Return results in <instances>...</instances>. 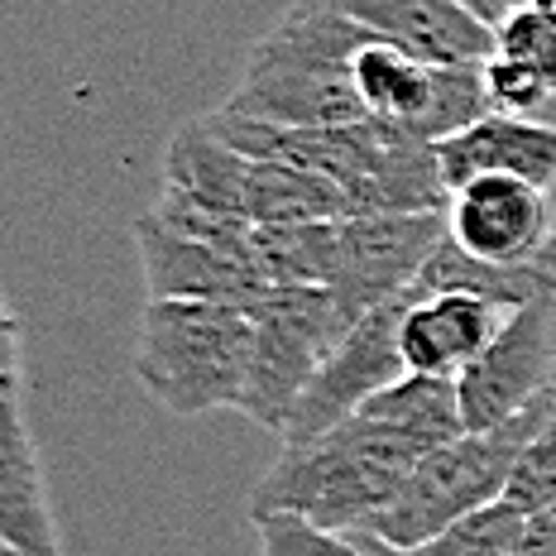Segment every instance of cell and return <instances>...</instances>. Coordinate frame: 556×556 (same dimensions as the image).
Listing matches in <instances>:
<instances>
[{
	"instance_id": "1",
	"label": "cell",
	"mask_w": 556,
	"mask_h": 556,
	"mask_svg": "<svg viewBox=\"0 0 556 556\" xmlns=\"http://www.w3.org/2000/svg\"><path fill=\"white\" fill-rule=\"evenodd\" d=\"M365 43H375V34L361 20L321 0H298L254 43L245 77L230 91L226 111L269 125H298V130L369 121L361 91H355V58Z\"/></svg>"
},
{
	"instance_id": "2",
	"label": "cell",
	"mask_w": 556,
	"mask_h": 556,
	"mask_svg": "<svg viewBox=\"0 0 556 556\" xmlns=\"http://www.w3.org/2000/svg\"><path fill=\"white\" fill-rule=\"evenodd\" d=\"M427 451L403 432L355 413L312 442L283 446V456L250 490V518L303 514L321 528H365L399 500Z\"/></svg>"
},
{
	"instance_id": "3",
	"label": "cell",
	"mask_w": 556,
	"mask_h": 556,
	"mask_svg": "<svg viewBox=\"0 0 556 556\" xmlns=\"http://www.w3.org/2000/svg\"><path fill=\"white\" fill-rule=\"evenodd\" d=\"M254 317L226 303L154 298L139 321L130 375L178 417L240 408L254 365Z\"/></svg>"
},
{
	"instance_id": "4",
	"label": "cell",
	"mask_w": 556,
	"mask_h": 556,
	"mask_svg": "<svg viewBox=\"0 0 556 556\" xmlns=\"http://www.w3.org/2000/svg\"><path fill=\"white\" fill-rule=\"evenodd\" d=\"M552 393H556V379L508 422L484 427V432H466L456 442L427 451L417 460L413 480L399 490V500L379 508L361 532H375L389 547L408 552V547H422L427 538H437L442 528H451L456 518L504 500L518 456H523V446L532 442V432H538L552 408Z\"/></svg>"
},
{
	"instance_id": "5",
	"label": "cell",
	"mask_w": 556,
	"mask_h": 556,
	"mask_svg": "<svg viewBox=\"0 0 556 556\" xmlns=\"http://www.w3.org/2000/svg\"><path fill=\"white\" fill-rule=\"evenodd\" d=\"M250 317L260 336H254V365L240 413L283 437L298 399L345 341L355 317L341 307L331 288H269Z\"/></svg>"
},
{
	"instance_id": "6",
	"label": "cell",
	"mask_w": 556,
	"mask_h": 556,
	"mask_svg": "<svg viewBox=\"0 0 556 556\" xmlns=\"http://www.w3.org/2000/svg\"><path fill=\"white\" fill-rule=\"evenodd\" d=\"M413 298H417V288L379 303L345 331V341L336 345L331 361L321 365V375L298 399V408L283 427V446H298V442L331 432L336 422L361 413L375 393H384L389 384H399L408 375V361H403V317H408Z\"/></svg>"
},
{
	"instance_id": "7",
	"label": "cell",
	"mask_w": 556,
	"mask_h": 556,
	"mask_svg": "<svg viewBox=\"0 0 556 556\" xmlns=\"http://www.w3.org/2000/svg\"><path fill=\"white\" fill-rule=\"evenodd\" d=\"M0 403H5V432H0V542L15 547L20 556H63L39 442H34L25 417V345H20L15 312H5Z\"/></svg>"
},
{
	"instance_id": "8",
	"label": "cell",
	"mask_w": 556,
	"mask_h": 556,
	"mask_svg": "<svg viewBox=\"0 0 556 556\" xmlns=\"http://www.w3.org/2000/svg\"><path fill=\"white\" fill-rule=\"evenodd\" d=\"M446 240V212H384L341 222V274L331 293L355 321L417 288V274Z\"/></svg>"
},
{
	"instance_id": "9",
	"label": "cell",
	"mask_w": 556,
	"mask_h": 556,
	"mask_svg": "<svg viewBox=\"0 0 556 556\" xmlns=\"http://www.w3.org/2000/svg\"><path fill=\"white\" fill-rule=\"evenodd\" d=\"M556 298H538L508 312L504 331L475 365L456 375L460 408L470 432L500 427L514 413H523L532 399L556 379Z\"/></svg>"
},
{
	"instance_id": "10",
	"label": "cell",
	"mask_w": 556,
	"mask_h": 556,
	"mask_svg": "<svg viewBox=\"0 0 556 556\" xmlns=\"http://www.w3.org/2000/svg\"><path fill=\"white\" fill-rule=\"evenodd\" d=\"M446 230L460 250L490 264H532L556 240L552 192L523 178L484 173L451 192Z\"/></svg>"
},
{
	"instance_id": "11",
	"label": "cell",
	"mask_w": 556,
	"mask_h": 556,
	"mask_svg": "<svg viewBox=\"0 0 556 556\" xmlns=\"http://www.w3.org/2000/svg\"><path fill=\"white\" fill-rule=\"evenodd\" d=\"M135 245H139V264H144L149 303L154 298H188V303H226L254 312L269 293V283L250 264L206 245V240H192L182 230L164 226L154 212H144L135 222Z\"/></svg>"
},
{
	"instance_id": "12",
	"label": "cell",
	"mask_w": 556,
	"mask_h": 556,
	"mask_svg": "<svg viewBox=\"0 0 556 556\" xmlns=\"http://www.w3.org/2000/svg\"><path fill=\"white\" fill-rule=\"evenodd\" d=\"M361 20L375 39L422 58L432 67H480L494 53V25L460 0H321Z\"/></svg>"
},
{
	"instance_id": "13",
	"label": "cell",
	"mask_w": 556,
	"mask_h": 556,
	"mask_svg": "<svg viewBox=\"0 0 556 556\" xmlns=\"http://www.w3.org/2000/svg\"><path fill=\"white\" fill-rule=\"evenodd\" d=\"M504 303L480 293H417L403 317V361L408 375H451L475 365L508 321Z\"/></svg>"
},
{
	"instance_id": "14",
	"label": "cell",
	"mask_w": 556,
	"mask_h": 556,
	"mask_svg": "<svg viewBox=\"0 0 556 556\" xmlns=\"http://www.w3.org/2000/svg\"><path fill=\"white\" fill-rule=\"evenodd\" d=\"M437 164H442V178L451 192L470 178H484V173L523 178L552 192L556 188V125L538 121V115L490 111L470 130L442 139L437 144Z\"/></svg>"
},
{
	"instance_id": "15",
	"label": "cell",
	"mask_w": 556,
	"mask_h": 556,
	"mask_svg": "<svg viewBox=\"0 0 556 556\" xmlns=\"http://www.w3.org/2000/svg\"><path fill=\"white\" fill-rule=\"evenodd\" d=\"M245 178H250V154H240L212 121H192L173 135L164 154V188L206 206V212L240 216L245 222Z\"/></svg>"
},
{
	"instance_id": "16",
	"label": "cell",
	"mask_w": 556,
	"mask_h": 556,
	"mask_svg": "<svg viewBox=\"0 0 556 556\" xmlns=\"http://www.w3.org/2000/svg\"><path fill=\"white\" fill-rule=\"evenodd\" d=\"M437 83H442V67L393 49L384 39L365 43L361 58H355V91H361L365 111L375 121L408 130L422 144H432L427 130H432V111H437Z\"/></svg>"
},
{
	"instance_id": "17",
	"label": "cell",
	"mask_w": 556,
	"mask_h": 556,
	"mask_svg": "<svg viewBox=\"0 0 556 556\" xmlns=\"http://www.w3.org/2000/svg\"><path fill=\"white\" fill-rule=\"evenodd\" d=\"M351 202L327 173L303 168L293 159H250L245 178V222L254 226H298V222H345Z\"/></svg>"
},
{
	"instance_id": "18",
	"label": "cell",
	"mask_w": 556,
	"mask_h": 556,
	"mask_svg": "<svg viewBox=\"0 0 556 556\" xmlns=\"http://www.w3.org/2000/svg\"><path fill=\"white\" fill-rule=\"evenodd\" d=\"M250 269L269 288H336V274H341V222L254 226Z\"/></svg>"
},
{
	"instance_id": "19",
	"label": "cell",
	"mask_w": 556,
	"mask_h": 556,
	"mask_svg": "<svg viewBox=\"0 0 556 556\" xmlns=\"http://www.w3.org/2000/svg\"><path fill=\"white\" fill-rule=\"evenodd\" d=\"M361 413L403 432L422 451H437L470 432L466 408H460V384L451 375H403L399 384L375 393Z\"/></svg>"
},
{
	"instance_id": "20",
	"label": "cell",
	"mask_w": 556,
	"mask_h": 556,
	"mask_svg": "<svg viewBox=\"0 0 556 556\" xmlns=\"http://www.w3.org/2000/svg\"><path fill=\"white\" fill-rule=\"evenodd\" d=\"M523 528H528L523 508L508 500H494L466 518H456L437 538H427L422 547H408L403 556H518Z\"/></svg>"
},
{
	"instance_id": "21",
	"label": "cell",
	"mask_w": 556,
	"mask_h": 556,
	"mask_svg": "<svg viewBox=\"0 0 556 556\" xmlns=\"http://www.w3.org/2000/svg\"><path fill=\"white\" fill-rule=\"evenodd\" d=\"M260 556H369V532L361 528H321L303 514L254 518Z\"/></svg>"
},
{
	"instance_id": "22",
	"label": "cell",
	"mask_w": 556,
	"mask_h": 556,
	"mask_svg": "<svg viewBox=\"0 0 556 556\" xmlns=\"http://www.w3.org/2000/svg\"><path fill=\"white\" fill-rule=\"evenodd\" d=\"M494 49L518 58V63H528V67H538L542 83H547L556 97V10L514 5L500 25H494Z\"/></svg>"
},
{
	"instance_id": "23",
	"label": "cell",
	"mask_w": 556,
	"mask_h": 556,
	"mask_svg": "<svg viewBox=\"0 0 556 556\" xmlns=\"http://www.w3.org/2000/svg\"><path fill=\"white\" fill-rule=\"evenodd\" d=\"M504 500L518 504L523 514H538V508L556 504V393H552V408H547V417H542V427L532 432L523 456H518Z\"/></svg>"
},
{
	"instance_id": "24",
	"label": "cell",
	"mask_w": 556,
	"mask_h": 556,
	"mask_svg": "<svg viewBox=\"0 0 556 556\" xmlns=\"http://www.w3.org/2000/svg\"><path fill=\"white\" fill-rule=\"evenodd\" d=\"M484 91H490V111L500 115H538L552 101V87L542 83L538 67L518 63L500 49L484 58Z\"/></svg>"
},
{
	"instance_id": "25",
	"label": "cell",
	"mask_w": 556,
	"mask_h": 556,
	"mask_svg": "<svg viewBox=\"0 0 556 556\" xmlns=\"http://www.w3.org/2000/svg\"><path fill=\"white\" fill-rule=\"evenodd\" d=\"M518 556H556V504L528 514L523 542H518Z\"/></svg>"
},
{
	"instance_id": "26",
	"label": "cell",
	"mask_w": 556,
	"mask_h": 556,
	"mask_svg": "<svg viewBox=\"0 0 556 556\" xmlns=\"http://www.w3.org/2000/svg\"><path fill=\"white\" fill-rule=\"evenodd\" d=\"M466 10H475V15L484 20V25H500V20L508 15V10L518 5V0H460Z\"/></svg>"
},
{
	"instance_id": "27",
	"label": "cell",
	"mask_w": 556,
	"mask_h": 556,
	"mask_svg": "<svg viewBox=\"0 0 556 556\" xmlns=\"http://www.w3.org/2000/svg\"><path fill=\"white\" fill-rule=\"evenodd\" d=\"M369 556H403L399 547H389L384 538H375V532H369Z\"/></svg>"
},
{
	"instance_id": "28",
	"label": "cell",
	"mask_w": 556,
	"mask_h": 556,
	"mask_svg": "<svg viewBox=\"0 0 556 556\" xmlns=\"http://www.w3.org/2000/svg\"><path fill=\"white\" fill-rule=\"evenodd\" d=\"M518 5H542V10H556V0H518Z\"/></svg>"
},
{
	"instance_id": "29",
	"label": "cell",
	"mask_w": 556,
	"mask_h": 556,
	"mask_svg": "<svg viewBox=\"0 0 556 556\" xmlns=\"http://www.w3.org/2000/svg\"><path fill=\"white\" fill-rule=\"evenodd\" d=\"M0 556H20V552H15V547H5V542H0Z\"/></svg>"
}]
</instances>
